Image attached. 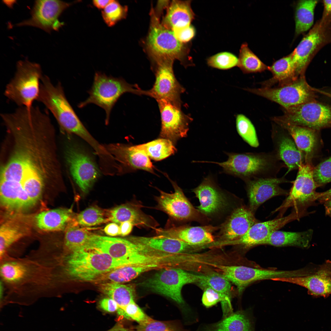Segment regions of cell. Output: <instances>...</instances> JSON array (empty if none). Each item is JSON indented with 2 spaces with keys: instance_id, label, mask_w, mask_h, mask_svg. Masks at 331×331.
I'll use <instances>...</instances> for the list:
<instances>
[{
  "instance_id": "cell-1",
  "label": "cell",
  "mask_w": 331,
  "mask_h": 331,
  "mask_svg": "<svg viewBox=\"0 0 331 331\" xmlns=\"http://www.w3.org/2000/svg\"><path fill=\"white\" fill-rule=\"evenodd\" d=\"M13 142L9 157L2 167L0 179L20 183L61 175L55 148L49 143L32 136L21 137Z\"/></svg>"
},
{
  "instance_id": "cell-2",
  "label": "cell",
  "mask_w": 331,
  "mask_h": 331,
  "mask_svg": "<svg viewBox=\"0 0 331 331\" xmlns=\"http://www.w3.org/2000/svg\"><path fill=\"white\" fill-rule=\"evenodd\" d=\"M36 100L51 111L62 131L69 135H76L82 139L88 136L89 132L68 101L60 82L54 85L48 76L43 75Z\"/></svg>"
},
{
  "instance_id": "cell-3",
  "label": "cell",
  "mask_w": 331,
  "mask_h": 331,
  "mask_svg": "<svg viewBox=\"0 0 331 331\" xmlns=\"http://www.w3.org/2000/svg\"><path fill=\"white\" fill-rule=\"evenodd\" d=\"M71 251L66 258L65 270L73 280L94 282L105 274L122 266L108 254L92 246L84 245Z\"/></svg>"
},
{
  "instance_id": "cell-4",
  "label": "cell",
  "mask_w": 331,
  "mask_h": 331,
  "mask_svg": "<svg viewBox=\"0 0 331 331\" xmlns=\"http://www.w3.org/2000/svg\"><path fill=\"white\" fill-rule=\"evenodd\" d=\"M151 23L146 40L147 49L156 64L179 60L185 67L193 66L192 59L188 55L189 49L179 41L173 32L164 27L152 8Z\"/></svg>"
},
{
  "instance_id": "cell-5",
  "label": "cell",
  "mask_w": 331,
  "mask_h": 331,
  "mask_svg": "<svg viewBox=\"0 0 331 331\" xmlns=\"http://www.w3.org/2000/svg\"><path fill=\"white\" fill-rule=\"evenodd\" d=\"M130 93L139 95H147V90L141 89L137 85L127 83L122 78L108 76L100 72L95 73L89 96L78 105L82 108L90 104L102 108L106 113L105 123H109L111 111L119 98L124 93Z\"/></svg>"
},
{
  "instance_id": "cell-6",
  "label": "cell",
  "mask_w": 331,
  "mask_h": 331,
  "mask_svg": "<svg viewBox=\"0 0 331 331\" xmlns=\"http://www.w3.org/2000/svg\"><path fill=\"white\" fill-rule=\"evenodd\" d=\"M43 76L39 64L27 60L18 61L15 75L6 85L5 96L19 107L30 109L38 96Z\"/></svg>"
},
{
  "instance_id": "cell-7",
  "label": "cell",
  "mask_w": 331,
  "mask_h": 331,
  "mask_svg": "<svg viewBox=\"0 0 331 331\" xmlns=\"http://www.w3.org/2000/svg\"><path fill=\"white\" fill-rule=\"evenodd\" d=\"M295 180L287 198L274 212H279L277 217H283L284 213L291 207L300 217L306 213V209L318 199L319 192H316L318 186L313 177L314 168L308 162H302L298 167Z\"/></svg>"
},
{
  "instance_id": "cell-8",
  "label": "cell",
  "mask_w": 331,
  "mask_h": 331,
  "mask_svg": "<svg viewBox=\"0 0 331 331\" xmlns=\"http://www.w3.org/2000/svg\"><path fill=\"white\" fill-rule=\"evenodd\" d=\"M272 120L281 124L302 126L317 131L331 127V105L317 99L286 109Z\"/></svg>"
},
{
  "instance_id": "cell-9",
  "label": "cell",
  "mask_w": 331,
  "mask_h": 331,
  "mask_svg": "<svg viewBox=\"0 0 331 331\" xmlns=\"http://www.w3.org/2000/svg\"><path fill=\"white\" fill-rule=\"evenodd\" d=\"M228 158L225 162L200 161L212 163L221 167L223 173L241 178L245 181L269 172L274 167L275 159L269 154L261 153H226Z\"/></svg>"
},
{
  "instance_id": "cell-10",
  "label": "cell",
  "mask_w": 331,
  "mask_h": 331,
  "mask_svg": "<svg viewBox=\"0 0 331 331\" xmlns=\"http://www.w3.org/2000/svg\"><path fill=\"white\" fill-rule=\"evenodd\" d=\"M331 43V20L322 17L291 52L296 77L304 76L306 69L317 52Z\"/></svg>"
},
{
  "instance_id": "cell-11",
  "label": "cell",
  "mask_w": 331,
  "mask_h": 331,
  "mask_svg": "<svg viewBox=\"0 0 331 331\" xmlns=\"http://www.w3.org/2000/svg\"><path fill=\"white\" fill-rule=\"evenodd\" d=\"M203 276V275L194 274L181 268H164L141 283L140 285L179 304H183L181 294L183 287L188 283H198Z\"/></svg>"
},
{
  "instance_id": "cell-12",
  "label": "cell",
  "mask_w": 331,
  "mask_h": 331,
  "mask_svg": "<svg viewBox=\"0 0 331 331\" xmlns=\"http://www.w3.org/2000/svg\"><path fill=\"white\" fill-rule=\"evenodd\" d=\"M245 90L275 102L286 109L316 100L314 88L307 82L305 76L293 82L275 87L246 88Z\"/></svg>"
},
{
  "instance_id": "cell-13",
  "label": "cell",
  "mask_w": 331,
  "mask_h": 331,
  "mask_svg": "<svg viewBox=\"0 0 331 331\" xmlns=\"http://www.w3.org/2000/svg\"><path fill=\"white\" fill-rule=\"evenodd\" d=\"M65 156L71 174L81 190L87 192L100 175L93 157L83 146L70 138Z\"/></svg>"
},
{
  "instance_id": "cell-14",
  "label": "cell",
  "mask_w": 331,
  "mask_h": 331,
  "mask_svg": "<svg viewBox=\"0 0 331 331\" xmlns=\"http://www.w3.org/2000/svg\"><path fill=\"white\" fill-rule=\"evenodd\" d=\"M271 280L291 283L304 287L308 293L315 297L331 295V261L320 265L311 264L302 269L299 276L279 277Z\"/></svg>"
},
{
  "instance_id": "cell-15",
  "label": "cell",
  "mask_w": 331,
  "mask_h": 331,
  "mask_svg": "<svg viewBox=\"0 0 331 331\" xmlns=\"http://www.w3.org/2000/svg\"><path fill=\"white\" fill-rule=\"evenodd\" d=\"M215 270L237 287L241 294L249 284L257 281L279 277H293L299 274V270L292 271L262 269L244 266L212 264Z\"/></svg>"
},
{
  "instance_id": "cell-16",
  "label": "cell",
  "mask_w": 331,
  "mask_h": 331,
  "mask_svg": "<svg viewBox=\"0 0 331 331\" xmlns=\"http://www.w3.org/2000/svg\"><path fill=\"white\" fill-rule=\"evenodd\" d=\"M72 4V3L59 0L36 1L31 12V17L16 25L36 27L48 33L58 30L64 25L63 22L59 21V17Z\"/></svg>"
},
{
  "instance_id": "cell-17",
  "label": "cell",
  "mask_w": 331,
  "mask_h": 331,
  "mask_svg": "<svg viewBox=\"0 0 331 331\" xmlns=\"http://www.w3.org/2000/svg\"><path fill=\"white\" fill-rule=\"evenodd\" d=\"M173 62L166 61L156 64L155 82L151 89L147 90L148 96L156 101L165 100L181 107L180 97L185 90L174 75Z\"/></svg>"
},
{
  "instance_id": "cell-18",
  "label": "cell",
  "mask_w": 331,
  "mask_h": 331,
  "mask_svg": "<svg viewBox=\"0 0 331 331\" xmlns=\"http://www.w3.org/2000/svg\"><path fill=\"white\" fill-rule=\"evenodd\" d=\"M169 180L174 192L169 193L159 189L160 195L156 198L157 208L177 220L203 221L205 215L193 207L177 183Z\"/></svg>"
},
{
  "instance_id": "cell-19",
  "label": "cell",
  "mask_w": 331,
  "mask_h": 331,
  "mask_svg": "<svg viewBox=\"0 0 331 331\" xmlns=\"http://www.w3.org/2000/svg\"><path fill=\"white\" fill-rule=\"evenodd\" d=\"M157 101L161 121L160 137L170 140L174 144L187 136L192 119L183 112L181 107L163 100Z\"/></svg>"
},
{
  "instance_id": "cell-20",
  "label": "cell",
  "mask_w": 331,
  "mask_h": 331,
  "mask_svg": "<svg viewBox=\"0 0 331 331\" xmlns=\"http://www.w3.org/2000/svg\"><path fill=\"white\" fill-rule=\"evenodd\" d=\"M103 145L118 165L117 174H124L138 169L154 173V167L150 158L137 145L121 143Z\"/></svg>"
},
{
  "instance_id": "cell-21",
  "label": "cell",
  "mask_w": 331,
  "mask_h": 331,
  "mask_svg": "<svg viewBox=\"0 0 331 331\" xmlns=\"http://www.w3.org/2000/svg\"><path fill=\"white\" fill-rule=\"evenodd\" d=\"M300 218L292 211L288 215L258 223L252 226L242 236L236 239L217 242L218 247L226 245H239L245 248H250L262 245L272 233L283 227L288 223Z\"/></svg>"
},
{
  "instance_id": "cell-22",
  "label": "cell",
  "mask_w": 331,
  "mask_h": 331,
  "mask_svg": "<svg viewBox=\"0 0 331 331\" xmlns=\"http://www.w3.org/2000/svg\"><path fill=\"white\" fill-rule=\"evenodd\" d=\"M249 207L255 214L261 204L275 196H287L289 191L282 188L280 185L287 182L283 178L261 177L245 181Z\"/></svg>"
},
{
  "instance_id": "cell-23",
  "label": "cell",
  "mask_w": 331,
  "mask_h": 331,
  "mask_svg": "<svg viewBox=\"0 0 331 331\" xmlns=\"http://www.w3.org/2000/svg\"><path fill=\"white\" fill-rule=\"evenodd\" d=\"M211 225L181 226L167 229H156L158 235L177 239L193 246H201L215 242L212 233L218 229Z\"/></svg>"
},
{
  "instance_id": "cell-24",
  "label": "cell",
  "mask_w": 331,
  "mask_h": 331,
  "mask_svg": "<svg viewBox=\"0 0 331 331\" xmlns=\"http://www.w3.org/2000/svg\"><path fill=\"white\" fill-rule=\"evenodd\" d=\"M254 215L248 206L242 205L235 209L221 226L218 241H232L242 236L260 222Z\"/></svg>"
},
{
  "instance_id": "cell-25",
  "label": "cell",
  "mask_w": 331,
  "mask_h": 331,
  "mask_svg": "<svg viewBox=\"0 0 331 331\" xmlns=\"http://www.w3.org/2000/svg\"><path fill=\"white\" fill-rule=\"evenodd\" d=\"M193 192L200 203V205L197 207V209L206 216L219 212L227 205L226 198L211 177L204 179Z\"/></svg>"
},
{
  "instance_id": "cell-26",
  "label": "cell",
  "mask_w": 331,
  "mask_h": 331,
  "mask_svg": "<svg viewBox=\"0 0 331 331\" xmlns=\"http://www.w3.org/2000/svg\"><path fill=\"white\" fill-rule=\"evenodd\" d=\"M128 239L150 249L170 254L185 253L199 247L190 245L177 239L159 235L151 237L132 236Z\"/></svg>"
},
{
  "instance_id": "cell-27",
  "label": "cell",
  "mask_w": 331,
  "mask_h": 331,
  "mask_svg": "<svg viewBox=\"0 0 331 331\" xmlns=\"http://www.w3.org/2000/svg\"><path fill=\"white\" fill-rule=\"evenodd\" d=\"M108 220L117 224L129 221L134 226L155 229L157 223L135 205L123 204L116 207L109 213Z\"/></svg>"
},
{
  "instance_id": "cell-28",
  "label": "cell",
  "mask_w": 331,
  "mask_h": 331,
  "mask_svg": "<svg viewBox=\"0 0 331 331\" xmlns=\"http://www.w3.org/2000/svg\"><path fill=\"white\" fill-rule=\"evenodd\" d=\"M191 0H173L167 8V13L162 24L172 30L189 26L195 15L191 7Z\"/></svg>"
},
{
  "instance_id": "cell-29",
  "label": "cell",
  "mask_w": 331,
  "mask_h": 331,
  "mask_svg": "<svg viewBox=\"0 0 331 331\" xmlns=\"http://www.w3.org/2000/svg\"><path fill=\"white\" fill-rule=\"evenodd\" d=\"M24 218L16 217L2 223L0 228V256L1 258L12 244L27 235L30 231L29 224Z\"/></svg>"
},
{
  "instance_id": "cell-30",
  "label": "cell",
  "mask_w": 331,
  "mask_h": 331,
  "mask_svg": "<svg viewBox=\"0 0 331 331\" xmlns=\"http://www.w3.org/2000/svg\"><path fill=\"white\" fill-rule=\"evenodd\" d=\"M197 331H254L252 319L248 311L233 313L217 322L203 326Z\"/></svg>"
},
{
  "instance_id": "cell-31",
  "label": "cell",
  "mask_w": 331,
  "mask_h": 331,
  "mask_svg": "<svg viewBox=\"0 0 331 331\" xmlns=\"http://www.w3.org/2000/svg\"><path fill=\"white\" fill-rule=\"evenodd\" d=\"M71 209L61 208L43 211L36 217L37 226L45 231H59L67 227L72 218Z\"/></svg>"
},
{
  "instance_id": "cell-32",
  "label": "cell",
  "mask_w": 331,
  "mask_h": 331,
  "mask_svg": "<svg viewBox=\"0 0 331 331\" xmlns=\"http://www.w3.org/2000/svg\"><path fill=\"white\" fill-rule=\"evenodd\" d=\"M198 284L204 289L207 287L214 289L222 297L223 301L221 304L223 318L233 313L231 300V285L230 281L226 278L217 273L204 275Z\"/></svg>"
},
{
  "instance_id": "cell-33",
  "label": "cell",
  "mask_w": 331,
  "mask_h": 331,
  "mask_svg": "<svg viewBox=\"0 0 331 331\" xmlns=\"http://www.w3.org/2000/svg\"><path fill=\"white\" fill-rule=\"evenodd\" d=\"M313 233L311 229L299 232L278 230L270 235L262 245L276 246H293L306 248L310 245Z\"/></svg>"
},
{
  "instance_id": "cell-34",
  "label": "cell",
  "mask_w": 331,
  "mask_h": 331,
  "mask_svg": "<svg viewBox=\"0 0 331 331\" xmlns=\"http://www.w3.org/2000/svg\"><path fill=\"white\" fill-rule=\"evenodd\" d=\"M268 70L272 77L263 82L262 87H271L276 83L278 85L287 84L298 78L296 76L295 68L291 53L274 62L268 66Z\"/></svg>"
},
{
  "instance_id": "cell-35",
  "label": "cell",
  "mask_w": 331,
  "mask_h": 331,
  "mask_svg": "<svg viewBox=\"0 0 331 331\" xmlns=\"http://www.w3.org/2000/svg\"><path fill=\"white\" fill-rule=\"evenodd\" d=\"M286 130L294 140L302 156L306 158L313 152L316 145V130L308 127L286 124H279Z\"/></svg>"
},
{
  "instance_id": "cell-36",
  "label": "cell",
  "mask_w": 331,
  "mask_h": 331,
  "mask_svg": "<svg viewBox=\"0 0 331 331\" xmlns=\"http://www.w3.org/2000/svg\"><path fill=\"white\" fill-rule=\"evenodd\" d=\"M99 289L104 294L115 301L119 309L117 312L120 315L123 309L131 302L134 301L135 286L133 284H122L116 283H105L99 284Z\"/></svg>"
},
{
  "instance_id": "cell-37",
  "label": "cell",
  "mask_w": 331,
  "mask_h": 331,
  "mask_svg": "<svg viewBox=\"0 0 331 331\" xmlns=\"http://www.w3.org/2000/svg\"><path fill=\"white\" fill-rule=\"evenodd\" d=\"M277 147L278 157L287 167V173L298 169L302 162V156L291 136L287 135L281 136Z\"/></svg>"
},
{
  "instance_id": "cell-38",
  "label": "cell",
  "mask_w": 331,
  "mask_h": 331,
  "mask_svg": "<svg viewBox=\"0 0 331 331\" xmlns=\"http://www.w3.org/2000/svg\"><path fill=\"white\" fill-rule=\"evenodd\" d=\"M318 0H301L297 3L295 13V34L297 36L304 33L312 26L314 11Z\"/></svg>"
},
{
  "instance_id": "cell-39",
  "label": "cell",
  "mask_w": 331,
  "mask_h": 331,
  "mask_svg": "<svg viewBox=\"0 0 331 331\" xmlns=\"http://www.w3.org/2000/svg\"><path fill=\"white\" fill-rule=\"evenodd\" d=\"M174 144L169 139L160 138L137 146L143 150L150 158L158 161L174 154L177 150Z\"/></svg>"
},
{
  "instance_id": "cell-40",
  "label": "cell",
  "mask_w": 331,
  "mask_h": 331,
  "mask_svg": "<svg viewBox=\"0 0 331 331\" xmlns=\"http://www.w3.org/2000/svg\"><path fill=\"white\" fill-rule=\"evenodd\" d=\"M238 59V66L244 73L261 72L268 70V66L249 49L246 42L241 46Z\"/></svg>"
},
{
  "instance_id": "cell-41",
  "label": "cell",
  "mask_w": 331,
  "mask_h": 331,
  "mask_svg": "<svg viewBox=\"0 0 331 331\" xmlns=\"http://www.w3.org/2000/svg\"><path fill=\"white\" fill-rule=\"evenodd\" d=\"M0 181L1 204L7 209L16 210L18 197L23 188L20 185L14 182Z\"/></svg>"
},
{
  "instance_id": "cell-42",
  "label": "cell",
  "mask_w": 331,
  "mask_h": 331,
  "mask_svg": "<svg viewBox=\"0 0 331 331\" xmlns=\"http://www.w3.org/2000/svg\"><path fill=\"white\" fill-rule=\"evenodd\" d=\"M91 233L75 225L68 226L64 238L66 246L71 251L85 245Z\"/></svg>"
},
{
  "instance_id": "cell-43",
  "label": "cell",
  "mask_w": 331,
  "mask_h": 331,
  "mask_svg": "<svg viewBox=\"0 0 331 331\" xmlns=\"http://www.w3.org/2000/svg\"><path fill=\"white\" fill-rule=\"evenodd\" d=\"M236 126L238 133L245 142L253 147L259 146L255 127L248 118L243 114H238L236 117Z\"/></svg>"
},
{
  "instance_id": "cell-44",
  "label": "cell",
  "mask_w": 331,
  "mask_h": 331,
  "mask_svg": "<svg viewBox=\"0 0 331 331\" xmlns=\"http://www.w3.org/2000/svg\"><path fill=\"white\" fill-rule=\"evenodd\" d=\"M108 220L103 211L95 206L86 209L80 212L76 218L77 222L79 225L87 227L99 225Z\"/></svg>"
},
{
  "instance_id": "cell-45",
  "label": "cell",
  "mask_w": 331,
  "mask_h": 331,
  "mask_svg": "<svg viewBox=\"0 0 331 331\" xmlns=\"http://www.w3.org/2000/svg\"><path fill=\"white\" fill-rule=\"evenodd\" d=\"M127 7L123 6L117 1L113 0L101 12L103 20L109 27L115 25L126 17Z\"/></svg>"
},
{
  "instance_id": "cell-46",
  "label": "cell",
  "mask_w": 331,
  "mask_h": 331,
  "mask_svg": "<svg viewBox=\"0 0 331 331\" xmlns=\"http://www.w3.org/2000/svg\"><path fill=\"white\" fill-rule=\"evenodd\" d=\"M208 66L216 68L226 70L237 66L238 59L235 55L229 52H222L209 57L207 59Z\"/></svg>"
},
{
  "instance_id": "cell-47",
  "label": "cell",
  "mask_w": 331,
  "mask_h": 331,
  "mask_svg": "<svg viewBox=\"0 0 331 331\" xmlns=\"http://www.w3.org/2000/svg\"><path fill=\"white\" fill-rule=\"evenodd\" d=\"M26 272L25 268L17 263H5L0 268V273L2 278L9 282H16L22 279Z\"/></svg>"
},
{
  "instance_id": "cell-48",
  "label": "cell",
  "mask_w": 331,
  "mask_h": 331,
  "mask_svg": "<svg viewBox=\"0 0 331 331\" xmlns=\"http://www.w3.org/2000/svg\"><path fill=\"white\" fill-rule=\"evenodd\" d=\"M134 331H182L176 324L169 321H161L152 319L149 321L139 324Z\"/></svg>"
},
{
  "instance_id": "cell-49",
  "label": "cell",
  "mask_w": 331,
  "mask_h": 331,
  "mask_svg": "<svg viewBox=\"0 0 331 331\" xmlns=\"http://www.w3.org/2000/svg\"><path fill=\"white\" fill-rule=\"evenodd\" d=\"M313 177L318 186L331 182V157L314 168Z\"/></svg>"
},
{
  "instance_id": "cell-50",
  "label": "cell",
  "mask_w": 331,
  "mask_h": 331,
  "mask_svg": "<svg viewBox=\"0 0 331 331\" xmlns=\"http://www.w3.org/2000/svg\"><path fill=\"white\" fill-rule=\"evenodd\" d=\"M120 316L126 317L127 319H132L141 324L149 321L152 319L146 314L139 306L132 302L124 307Z\"/></svg>"
},
{
  "instance_id": "cell-51",
  "label": "cell",
  "mask_w": 331,
  "mask_h": 331,
  "mask_svg": "<svg viewBox=\"0 0 331 331\" xmlns=\"http://www.w3.org/2000/svg\"><path fill=\"white\" fill-rule=\"evenodd\" d=\"M223 299L221 295L214 289L207 287L204 289L202 298L203 304L206 307H211L218 302L221 303Z\"/></svg>"
},
{
  "instance_id": "cell-52",
  "label": "cell",
  "mask_w": 331,
  "mask_h": 331,
  "mask_svg": "<svg viewBox=\"0 0 331 331\" xmlns=\"http://www.w3.org/2000/svg\"><path fill=\"white\" fill-rule=\"evenodd\" d=\"M172 31L177 38L183 43L189 42L195 34V29L191 25L184 28L174 29Z\"/></svg>"
},
{
  "instance_id": "cell-53",
  "label": "cell",
  "mask_w": 331,
  "mask_h": 331,
  "mask_svg": "<svg viewBox=\"0 0 331 331\" xmlns=\"http://www.w3.org/2000/svg\"><path fill=\"white\" fill-rule=\"evenodd\" d=\"M99 305L101 309L108 312H117L119 309L117 303L110 298L102 299L100 301Z\"/></svg>"
},
{
  "instance_id": "cell-54",
  "label": "cell",
  "mask_w": 331,
  "mask_h": 331,
  "mask_svg": "<svg viewBox=\"0 0 331 331\" xmlns=\"http://www.w3.org/2000/svg\"><path fill=\"white\" fill-rule=\"evenodd\" d=\"M104 230L105 234L109 236H115L120 235L119 226L114 223L108 224L104 228Z\"/></svg>"
},
{
  "instance_id": "cell-55",
  "label": "cell",
  "mask_w": 331,
  "mask_h": 331,
  "mask_svg": "<svg viewBox=\"0 0 331 331\" xmlns=\"http://www.w3.org/2000/svg\"><path fill=\"white\" fill-rule=\"evenodd\" d=\"M133 224L130 222L126 221L120 224V235L125 236L129 234L132 230Z\"/></svg>"
},
{
  "instance_id": "cell-56",
  "label": "cell",
  "mask_w": 331,
  "mask_h": 331,
  "mask_svg": "<svg viewBox=\"0 0 331 331\" xmlns=\"http://www.w3.org/2000/svg\"><path fill=\"white\" fill-rule=\"evenodd\" d=\"M324 10L322 17L331 20V0H323Z\"/></svg>"
},
{
  "instance_id": "cell-57",
  "label": "cell",
  "mask_w": 331,
  "mask_h": 331,
  "mask_svg": "<svg viewBox=\"0 0 331 331\" xmlns=\"http://www.w3.org/2000/svg\"><path fill=\"white\" fill-rule=\"evenodd\" d=\"M331 200V188L325 192H319L318 200L320 203H324Z\"/></svg>"
},
{
  "instance_id": "cell-58",
  "label": "cell",
  "mask_w": 331,
  "mask_h": 331,
  "mask_svg": "<svg viewBox=\"0 0 331 331\" xmlns=\"http://www.w3.org/2000/svg\"><path fill=\"white\" fill-rule=\"evenodd\" d=\"M112 0H94L93 1V5L99 9H104Z\"/></svg>"
},
{
  "instance_id": "cell-59",
  "label": "cell",
  "mask_w": 331,
  "mask_h": 331,
  "mask_svg": "<svg viewBox=\"0 0 331 331\" xmlns=\"http://www.w3.org/2000/svg\"><path fill=\"white\" fill-rule=\"evenodd\" d=\"M107 331H134V330L125 327L121 322H119Z\"/></svg>"
},
{
  "instance_id": "cell-60",
  "label": "cell",
  "mask_w": 331,
  "mask_h": 331,
  "mask_svg": "<svg viewBox=\"0 0 331 331\" xmlns=\"http://www.w3.org/2000/svg\"><path fill=\"white\" fill-rule=\"evenodd\" d=\"M324 204L326 214L331 218V200Z\"/></svg>"
},
{
  "instance_id": "cell-61",
  "label": "cell",
  "mask_w": 331,
  "mask_h": 331,
  "mask_svg": "<svg viewBox=\"0 0 331 331\" xmlns=\"http://www.w3.org/2000/svg\"><path fill=\"white\" fill-rule=\"evenodd\" d=\"M314 89L315 91L317 93H319L331 98V94L327 93L320 89H318L314 88Z\"/></svg>"
},
{
  "instance_id": "cell-62",
  "label": "cell",
  "mask_w": 331,
  "mask_h": 331,
  "mask_svg": "<svg viewBox=\"0 0 331 331\" xmlns=\"http://www.w3.org/2000/svg\"><path fill=\"white\" fill-rule=\"evenodd\" d=\"M322 90L329 94H331V88L329 89H327L326 90L325 89L324 90L321 89Z\"/></svg>"
}]
</instances>
